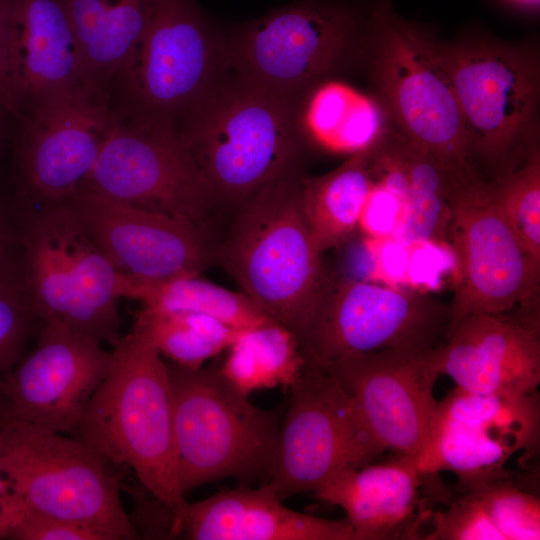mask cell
<instances>
[{"instance_id": "cell-42", "label": "cell", "mask_w": 540, "mask_h": 540, "mask_svg": "<svg viewBox=\"0 0 540 540\" xmlns=\"http://www.w3.org/2000/svg\"><path fill=\"white\" fill-rule=\"evenodd\" d=\"M512 6L528 12H535L539 8V0H504Z\"/></svg>"}, {"instance_id": "cell-34", "label": "cell", "mask_w": 540, "mask_h": 540, "mask_svg": "<svg viewBox=\"0 0 540 540\" xmlns=\"http://www.w3.org/2000/svg\"><path fill=\"white\" fill-rule=\"evenodd\" d=\"M34 319L21 264L8 257L0 267V376L21 358Z\"/></svg>"}, {"instance_id": "cell-10", "label": "cell", "mask_w": 540, "mask_h": 540, "mask_svg": "<svg viewBox=\"0 0 540 540\" xmlns=\"http://www.w3.org/2000/svg\"><path fill=\"white\" fill-rule=\"evenodd\" d=\"M305 357L287 389L268 481L281 501L315 493L341 473L373 463L384 453L341 383Z\"/></svg>"}, {"instance_id": "cell-28", "label": "cell", "mask_w": 540, "mask_h": 540, "mask_svg": "<svg viewBox=\"0 0 540 540\" xmlns=\"http://www.w3.org/2000/svg\"><path fill=\"white\" fill-rule=\"evenodd\" d=\"M372 182L367 150L351 155L327 174L305 176L302 189L304 216L322 254L345 244L357 230Z\"/></svg>"}, {"instance_id": "cell-33", "label": "cell", "mask_w": 540, "mask_h": 540, "mask_svg": "<svg viewBox=\"0 0 540 540\" xmlns=\"http://www.w3.org/2000/svg\"><path fill=\"white\" fill-rule=\"evenodd\" d=\"M464 492L477 501L504 540L540 539L538 496L507 478L487 482Z\"/></svg>"}, {"instance_id": "cell-7", "label": "cell", "mask_w": 540, "mask_h": 540, "mask_svg": "<svg viewBox=\"0 0 540 540\" xmlns=\"http://www.w3.org/2000/svg\"><path fill=\"white\" fill-rule=\"evenodd\" d=\"M473 160L501 174L537 139L539 60L527 46L469 36L440 43Z\"/></svg>"}, {"instance_id": "cell-41", "label": "cell", "mask_w": 540, "mask_h": 540, "mask_svg": "<svg viewBox=\"0 0 540 540\" xmlns=\"http://www.w3.org/2000/svg\"><path fill=\"white\" fill-rule=\"evenodd\" d=\"M10 229L5 211L0 205V267L8 258Z\"/></svg>"}, {"instance_id": "cell-16", "label": "cell", "mask_w": 540, "mask_h": 540, "mask_svg": "<svg viewBox=\"0 0 540 540\" xmlns=\"http://www.w3.org/2000/svg\"><path fill=\"white\" fill-rule=\"evenodd\" d=\"M111 358L112 351L95 339L44 323L35 348L0 376V417L77 438Z\"/></svg>"}, {"instance_id": "cell-22", "label": "cell", "mask_w": 540, "mask_h": 540, "mask_svg": "<svg viewBox=\"0 0 540 540\" xmlns=\"http://www.w3.org/2000/svg\"><path fill=\"white\" fill-rule=\"evenodd\" d=\"M370 162L400 194L405 213L395 239L448 241L450 202L457 172L410 144L393 126L369 150Z\"/></svg>"}, {"instance_id": "cell-37", "label": "cell", "mask_w": 540, "mask_h": 540, "mask_svg": "<svg viewBox=\"0 0 540 540\" xmlns=\"http://www.w3.org/2000/svg\"><path fill=\"white\" fill-rule=\"evenodd\" d=\"M426 540H504L477 501L464 492L433 517Z\"/></svg>"}, {"instance_id": "cell-29", "label": "cell", "mask_w": 540, "mask_h": 540, "mask_svg": "<svg viewBox=\"0 0 540 540\" xmlns=\"http://www.w3.org/2000/svg\"><path fill=\"white\" fill-rule=\"evenodd\" d=\"M123 276L122 298L140 302L144 310L204 314L238 329L276 322L243 292L228 290L200 275L166 280Z\"/></svg>"}, {"instance_id": "cell-6", "label": "cell", "mask_w": 540, "mask_h": 540, "mask_svg": "<svg viewBox=\"0 0 540 540\" xmlns=\"http://www.w3.org/2000/svg\"><path fill=\"white\" fill-rule=\"evenodd\" d=\"M114 465L78 438L0 417V468L18 506L88 527L105 540L139 539Z\"/></svg>"}, {"instance_id": "cell-32", "label": "cell", "mask_w": 540, "mask_h": 540, "mask_svg": "<svg viewBox=\"0 0 540 540\" xmlns=\"http://www.w3.org/2000/svg\"><path fill=\"white\" fill-rule=\"evenodd\" d=\"M534 140L523 159L489 182L491 192L532 262L540 268V152Z\"/></svg>"}, {"instance_id": "cell-11", "label": "cell", "mask_w": 540, "mask_h": 540, "mask_svg": "<svg viewBox=\"0 0 540 540\" xmlns=\"http://www.w3.org/2000/svg\"><path fill=\"white\" fill-rule=\"evenodd\" d=\"M362 22L348 5L295 2L239 28L226 44L228 64L243 80L296 101L346 60Z\"/></svg>"}, {"instance_id": "cell-13", "label": "cell", "mask_w": 540, "mask_h": 540, "mask_svg": "<svg viewBox=\"0 0 540 540\" xmlns=\"http://www.w3.org/2000/svg\"><path fill=\"white\" fill-rule=\"evenodd\" d=\"M448 242L458 267L451 324L469 314H505L538 300L540 268L479 171L462 176L454 189Z\"/></svg>"}, {"instance_id": "cell-18", "label": "cell", "mask_w": 540, "mask_h": 540, "mask_svg": "<svg viewBox=\"0 0 540 540\" xmlns=\"http://www.w3.org/2000/svg\"><path fill=\"white\" fill-rule=\"evenodd\" d=\"M436 349L381 350L319 365L354 399L384 452L416 458L437 405Z\"/></svg>"}, {"instance_id": "cell-25", "label": "cell", "mask_w": 540, "mask_h": 540, "mask_svg": "<svg viewBox=\"0 0 540 540\" xmlns=\"http://www.w3.org/2000/svg\"><path fill=\"white\" fill-rule=\"evenodd\" d=\"M299 125L319 147L350 155L368 150L392 127L377 97L334 80H324L308 91Z\"/></svg>"}, {"instance_id": "cell-19", "label": "cell", "mask_w": 540, "mask_h": 540, "mask_svg": "<svg viewBox=\"0 0 540 540\" xmlns=\"http://www.w3.org/2000/svg\"><path fill=\"white\" fill-rule=\"evenodd\" d=\"M538 302L524 312L474 313L451 324L435 352L440 375L455 386L482 395H520L540 384V321Z\"/></svg>"}, {"instance_id": "cell-14", "label": "cell", "mask_w": 540, "mask_h": 540, "mask_svg": "<svg viewBox=\"0 0 540 540\" xmlns=\"http://www.w3.org/2000/svg\"><path fill=\"white\" fill-rule=\"evenodd\" d=\"M539 439L537 391L482 395L455 386L437 401L416 466L424 476L454 473L465 491L506 479L508 462L518 453L538 450Z\"/></svg>"}, {"instance_id": "cell-38", "label": "cell", "mask_w": 540, "mask_h": 540, "mask_svg": "<svg viewBox=\"0 0 540 540\" xmlns=\"http://www.w3.org/2000/svg\"><path fill=\"white\" fill-rule=\"evenodd\" d=\"M4 539L17 540H105L88 527L21 508L11 510Z\"/></svg>"}, {"instance_id": "cell-5", "label": "cell", "mask_w": 540, "mask_h": 540, "mask_svg": "<svg viewBox=\"0 0 540 540\" xmlns=\"http://www.w3.org/2000/svg\"><path fill=\"white\" fill-rule=\"evenodd\" d=\"M367 28L376 97L392 126L447 167L476 171L439 42L399 16L392 0H372Z\"/></svg>"}, {"instance_id": "cell-36", "label": "cell", "mask_w": 540, "mask_h": 540, "mask_svg": "<svg viewBox=\"0 0 540 540\" xmlns=\"http://www.w3.org/2000/svg\"><path fill=\"white\" fill-rule=\"evenodd\" d=\"M369 166L373 182L361 210L357 230L365 239L395 238L404 219L403 199L397 190L372 167L370 161Z\"/></svg>"}, {"instance_id": "cell-35", "label": "cell", "mask_w": 540, "mask_h": 540, "mask_svg": "<svg viewBox=\"0 0 540 540\" xmlns=\"http://www.w3.org/2000/svg\"><path fill=\"white\" fill-rule=\"evenodd\" d=\"M408 245L407 289L429 293L442 289L447 283L455 288L458 267L448 241L424 240Z\"/></svg>"}, {"instance_id": "cell-9", "label": "cell", "mask_w": 540, "mask_h": 540, "mask_svg": "<svg viewBox=\"0 0 540 540\" xmlns=\"http://www.w3.org/2000/svg\"><path fill=\"white\" fill-rule=\"evenodd\" d=\"M450 326V304L428 293L328 274L299 342L325 364L381 350H434Z\"/></svg>"}, {"instance_id": "cell-30", "label": "cell", "mask_w": 540, "mask_h": 540, "mask_svg": "<svg viewBox=\"0 0 540 540\" xmlns=\"http://www.w3.org/2000/svg\"><path fill=\"white\" fill-rule=\"evenodd\" d=\"M225 351L219 370L247 396L261 389L287 390L306 360L298 337L277 322L242 329Z\"/></svg>"}, {"instance_id": "cell-23", "label": "cell", "mask_w": 540, "mask_h": 540, "mask_svg": "<svg viewBox=\"0 0 540 540\" xmlns=\"http://www.w3.org/2000/svg\"><path fill=\"white\" fill-rule=\"evenodd\" d=\"M422 479L416 458L397 456L347 470L313 495L343 509L362 540L394 539L414 516Z\"/></svg>"}, {"instance_id": "cell-4", "label": "cell", "mask_w": 540, "mask_h": 540, "mask_svg": "<svg viewBox=\"0 0 540 540\" xmlns=\"http://www.w3.org/2000/svg\"><path fill=\"white\" fill-rule=\"evenodd\" d=\"M165 362L183 494L229 477L244 484L268 482L284 408L254 405L221 374L218 364L186 368Z\"/></svg>"}, {"instance_id": "cell-31", "label": "cell", "mask_w": 540, "mask_h": 540, "mask_svg": "<svg viewBox=\"0 0 540 540\" xmlns=\"http://www.w3.org/2000/svg\"><path fill=\"white\" fill-rule=\"evenodd\" d=\"M161 356L176 365L199 368L225 351L242 329L199 313L141 309L135 321Z\"/></svg>"}, {"instance_id": "cell-27", "label": "cell", "mask_w": 540, "mask_h": 540, "mask_svg": "<svg viewBox=\"0 0 540 540\" xmlns=\"http://www.w3.org/2000/svg\"><path fill=\"white\" fill-rule=\"evenodd\" d=\"M72 279L90 337L115 346L120 340L118 301L123 274L84 230L67 202L56 204Z\"/></svg>"}, {"instance_id": "cell-2", "label": "cell", "mask_w": 540, "mask_h": 540, "mask_svg": "<svg viewBox=\"0 0 540 540\" xmlns=\"http://www.w3.org/2000/svg\"><path fill=\"white\" fill-rule=\"evenodd\" d=\"M297 101L224 76L177 130L231 216L273 182L302 167Z\"/></svg>"}, {"instance_id": "cell-40", "label": "cell", "mask_w": 540, "mask_h": 540, "mask_svg": "<svg viewBox=\"0 0 540 540\" xmlns=\"http://www.w3.org/2000/svg\"><path fill=\"white\" fill-rule=\"evenodd\" d=\"M13 504L14 496L11 481L0 468V539H4Z\"/></svg>"}, {"instance_id": "cell-26", "label": "cell", "mask_w": 540, "mask_h": 540, "mask_svg": "<svg viewBox=\"0 0 540 540\" xmlns=\"http://www.w3.org/2000/svg\"><path fill=\"white\" fill-rule=\"evenodd\" d=\"M76 39L83 83L104 90L140 33L143 0H63Z\"/></svg>"}, {"instance_id": "cell-8", "label": "cell", "mask_w": 540, "mask_h": 540, "mask_svg": "<svg viewBox=\"0 0 540 540\" xmlns=\"http://www.w3.org/2000/svg\"><path fill=\"white\" fill-rule=\"evenodd\" d=\"M227 66L226 44L194 0H143L140 33L117 77L137 117L176 128Z\"/></svg>"}, {"instance_id": "cell-12", "label": "cell", "mask_w": 540, "mask_h": 540, "mask_svg": "<svg viewBox=\"0 0 540 540\" xmlns=\"http://www.w3.org/2000/svg\"><path fill=\"white\" fill-rule=\"evenodd\" d=\"M84 188L220 236L216 195L174 127L139 117L117 120Z\"/></svg>"}, {"instance_id": "cell-17", "label": "cell", "mask_w": 540, "mask_h": 540, "mask_svg": "<svg viewBox=\"0 0 540 540\" xmlns=\"http://www.w3.org/2000/svg\"><path fill=\"white\" fill-rule=\"evenodd\" d=\"M115 268L129 277L200 275L218 262L220 236L188 221L83 188L66 201Z\"/></svg>"}, {"instance_id": "cell-24", "label": "cell", "mask_w": 540, "mask_h": 540, "mask_svg": "<svg viewBox=\"0 0 540 540\" xmlns=\"http://www.w3.org/2000/svg\"><path fill=\"white\" fill-rule=\"evenodd\" d=\"M20 239L22 274L35 318L61 323L90 337L72 279L57 205L29 219Z\"/></svg>"}, {"instance_id": "cell-1", "label": "cell", "mask_w": 540, "mask_h": 540, "mask_svg": "<svg viewBox=\"0 0 540 540\" xmlns=\"http://www.w3.org/2000/svg\"><path fill=\"white\" fill-rule=\"evenodd\" d=\"M77 438L113 464L131 468L144 490L172 511L171 521L185 506L166 362L136 322L114 346Z\"/></svg>"}, {"instance_id": "cell-20", "label": "cell", "mask_w": 540, "mask_h": 540, "mask_svg": "<svg viewBox=\"0 0 540 540\" xmlns=\"http://www.w3.org/2000/svg\"><path fill=\"white\" fill-rule=\"evenodd\" d=\"M182 535L192 540H362L346 518L325 519L286 507L268 482L186 502L168 534Z\"/></svg>"}, {"instance_id": "cell-21", "label": "cell", "mask_w": 540, "mask_h": 540, "mask_svg": "<svg viewBox=\"0 0 540 540\" xmlns=\"http://www.w3.org/2000/svg\"><path fill=\"white\" fill-rule=\"evenodd\" d=\"M11 35L13 76L23 113L86 87L63 0H15Z\"/></svg>"}, {"instance_id": "cell-15", "label": "cell", "mask_w": 540, "mask_h": 540, "mask_svg": "<svg viewBox=\"0 0 540 540\" xmlns=\"http://www.w3.org/2000/svg\"><path fill=\"white\" fill-rule=\"evenodd\" d=\"M17 146L23 194L49 205L81 191L117 122L104 90L81 87L44 100L24 114Z\"/></svg>"}, {"instance_id": "cell-3", "label": "cell", "mask_w": 540, "mask_h": 540, "mask_svg": "<svg viewBox=\"0 0 540 540\" xmlns=\"http://www.w3.org/2000/svg\"><path fill=\"white\" fill-rule=\"evenodd\" d=\"M302 167L266 186L231 216L218 262L274 321L298 339L328 272L302 205Z\"/></svg>"}, {"instance_id": "cell-39", "label": "cell", "mask_w": 540, "mask_h": 540, "mask_svg": "<svg viewBox=\"0 0 540 540\" xmlns=\"http://www.w3.org/2000/svg\"><path fill=\"white\" fill-rule=\"evenodd\" d=\"M15 0H0V106L21 117L12 68V14Z\"/></svg>"}]
</instances>
